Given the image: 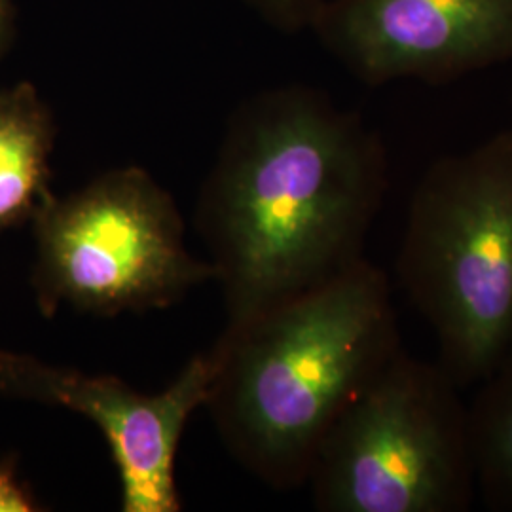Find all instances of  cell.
Here are the masks:
<instances>
[{
	"label": "cell",
	"mask_w": 512,
	"mask_h": 512,
	"mask_svg": "<svg viewBox=\"0 0 512 512\" xmlns=\"http://www.w3.org/2000/svg\"><path fill=\"white\" fill-rule=\"evenodd\" d=\"M385 190L384 143L357 112L308 86L243 103L196 217L228 323L279 306L365 258Z\"/></svg>",
	"instance_id": "obj_1"
},
{
	"label": "cell",
	"mask_w": 512,
	"mask_h": 512,
	"mask_svg": "<svg viewBox=\"0 0 512 512\" xmlns=\"http://www.w3.org/2000/svg\"><path fill=\"white\" fill-rule=\"evenodd\" d=\"M403 348L391 281L361 258L342 274L228 323L209 408L232 456L264 484H308L330 427Z\"/></svg>",
	"instance_id": "obj_2"
},
{
	"label": "cell",
	"mask_w": 512,
	"mask_h": 512,
	"mask_svg": "<svg viewBox=\"0 0 512 512\" xmlns=\"http://www.w3.org/2000/svg\"><path fill=\"white\" fill-rule=\"evenodd\" d=\"M397 279L465 389L512 346V128L431 165L416 186Z\"/></svg>",
	"instance_id": "obj_3"
},
{
	"label": "cell",
	"mask_w": 512,
	"mask_h": 512,
	"mask_svg": "<svg viewBox=\"0 0 512 512\" xmlns=\"http://www.w3.org/2000/svg\"><path fill=\"white\" fill-rule=\"evenodd\" d=\"M308 486L325 512H467L476 497L469 406L437 363L399 349L330 427Z\"/></svg>",
	"instance_id": "obj_4"
},
{
	"label": "cell",
	"mask_w": 512,
	"mask_h": 512,
	"mask_svg": "<svg viewBox=\"0 0 512 512\" xmlns=\"http://www.w3.org/2000/svg\"><path fill=\"white\" fill-rule=\"evenodd\" d=\"M33 230L31 283L44 317L63 306L101 317L158 310L215 279L209 260L188 251L171 194L135 165L54 196Z\"/></svg>",
	"instance_id": "obj_5"
},
{
	"label": "cell",
	"mask_w": 512,
	"mask_h": 512,
	"mask_svg": "<svg viewBox=\"0 0 512 512\" xmlns=\"http://www.w3.org/2000/svg\"><path fill=\"white\" fill-rule=\"evenodd\" d=\"M217 363L200 353L160 395L116 376H92L33 355L0 351V395L63 406L92 420L109 442L122 480V511L179 512L175 459L190 416L205 406Z\"/></svg>",
	"instance_id": "obj_6"
},
{
	"label": "cell",
	"mask_w": 512,
	"mask_h": 512,
	"mask_svg": "<svg viewBox=\"0 0 512 512\" xmlns=\"http://www.w3.org/2000/svg\"><path fill=\"white\" fill-rule=\"evenodd\" d=\"M311 29L370 86L512 61V0H325Z\"/></svg>",
	"instance_id": "obj_7"
},
{
	"label": "cell",
	"mask_w": 512,
	"mask_h": 512,
	"mask_svg": "<svg viewBox=\"0 0 512 512\" xmlns=\"http://www.w3.org/2000/svg\"><path fill=\"white\" fill-rule=\"evenodd\" d=\"M54 112L31 82L0 90V232L33 222L54 198Z\"/></svg>",
	"instance_id": "obj_8"
},
{
	"label": "cell",
	"mask_w": 512,
	"mask_h": 512,
	"mask_svg": "<svg viewBox=\"0 0 512 512\" xmlns=\"http://www.w3.org/2000/svg\"><path fill=\"white\" fill-rule=\"evenodd\" d=\"M476 497L495 512H512V346L478 384L469 406Z\"/></svg>",
	"instance_id": "obj_9"
},
{
	"label": "cell",
	"mask_w": 512,
	"mask_h": 512,
	"mask_svg": "<svg viewBox=\"0 0 512 512\" xmlns=\"http://www.w3.org/2000/svg\"><path fill=\"white\" fill-rule=\"evenodd\" d=\"M262 16L283 31H294L310 23L323 0H251Z\"/></svg>",
	"instance_id": "obj_10"
},
{
	"label": "cell",
	"mask_w": 512,
	"mask_h": 512,
	"mask_svg": "<svg viewBox=\"0 0 512 512\" xmlns=\"http://www.w3.org/2000/svg\"><path fill=\"white\" fill-rule=\"evenodd\" d=\"M37 503L21 486L12 463H0V512L37 511Z\"/></svg>",
	"instance_id": "obj_11"
},
{
	"label": "cell",
	"mask_w": 512,
	"mask_h": 512,
	"mask_svg": "<svg viewBox=\"0 0 512 512\" xmlns=\"http://www.w3.org/2000/svg\"><path fill=\"white\" fill-rule=\"evenodd\" d=\"M14 0H0V61L8 52L14 37Z\"/></svg>",
	"instance_id": "obj_12"
}]
</instances>
